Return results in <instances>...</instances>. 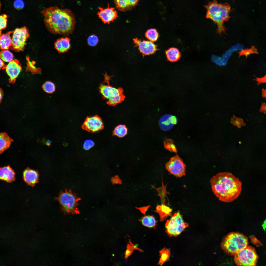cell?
Here are the masks:
<instances>
[{"instance_id": "d6a6232c", "label": "cell", "mask_w": 266, "mask_h": 266, "mask_svg": "<svg viewBox=\"0 0 266 266\" xmlns=\"http://www.w3.org/2000/svg\"><path fill=\"white\" fill-rule=\"evenodd\" d=\"M8 16L3 14L0 16V31L5 29L7 26Z\"/></svg>"}, {"instance_id": "e0dca14e", "label": "cell", "mask_w": 266, "mask_h": 266, "mask_svg": "<svg viewBox=\"0 0 266 266\" xmlns=\"http://www.w3.org/2000/svg\"><path fill=\"white\" fill-rule=\"evenodd\" d=\"M139 0H114L116 8L121 11L130 10L137 4Z\"/></svg>"}, {"instance_id": "8d00e7d4", "label": "cell", "mask_w": 266, "mask_h": 266, "mask_svg": "<svg viewBox=\"0 0 266 266\" xmlns=\"http://www.w3.org/2000/svg\"><path fill=\"white\" fill-rule=\"evenodd\" d=\"M0 68H1L4 66V65L3 62L1 59H0Z\"/></svg>"}, {"instance_id": "ac0fdd59", "label": "cell", "mask_w": 266, "mask_h": 266, "mask_svg": "<svg viewBox=\"0 0 266 266\" xmlns=\"http://www.w3.org/2000/svg\"><path fill=\"white\" fill-rule=\"evenodd\" d=\"M15 173L14 171L9 166L0 168V180L8 182H11L15 180Z\"/></svg>"}, {"instance_id": "484cf974", "label": "cell", "mask_w": 266, "mask_h": 266, "mask_svg": "<svg viewBox=\"0 0 266 266\" xmlns=\"http://www.w3.org/2000/svg\"><path fill=\"white\" fill-rule=\"evenodd\" d=\"M160 258L158 264L162 266L165 262L169 260L170 251L168 249L164 248L159 251Z\"/></svg>"}, {"instance_id": "8fae6325", "label": "cell", "mask_w": 266, "mask_h": 266, "mask_svg": "<svg viewBox=\"0 0 266 266\" xmlns=\"http://www.w3.org/2000/svg\"><path fill=\"white\" fill-rule=\"evenodd\" d=\"M104 127L101 118L97 115L87 116L82 126L83 129L92 133L98 132L102 130Z\"/></svg>"}, {"instance_id": "f1b7e54d", "label": "cell", "mask_w": 266, "mask_h": 266, "mask_svg": "<svg viewBox=\"0 0 266 266\" xmlns=\"http://www.w3.org/2000/svg\"><path fill=\"white\" fill-rule=\"evenodd\" d=\"M130 244H128L127 246V249L125 251V258L127 259L131 255L134 249H137L140 251L142 252V250L138 248L137 246L134 245L131 241L129 240Z\"/></svg>"}, {"instance_id": "4316f807", "label": "cell", "mask_w": 266, "mask_h": 266, "mask_svg": "<svg viewBox=\"0 0 266 266\" xmlns=\"http://www.w3.org/2000/svg\"><path fill=\"white\" fill-rule=\"evenodd\" d=\"M146 37L150 41L155 42L157 41L159 37V34L157 30L154 29H150L146 32Z\"/></svg>"}, {"instance_id": "7a4b0ae2", "label": "cell", "mask_w": 266, "mask_h": 266, "mask_svg": "<svg viewBox=\"0 0 266 266\" xmlns=\"http://www.w3.org/2000/svg\"><path fill=\"white\" fill-rule=\"evenodd\" d=\"M212 191L220 200L231 202L238 197L242 190V183L232 173H218L210 180Z\"/></svg>"}, {"instance_id": "ab89813d", "label": "cell", "mask_w": 266, "mask_h": 266, "mask_svg": "<svg viewBox=\"0 0 266 266\" xmlns=\"http://www.w3.org/2000/svg\"><path fill=\"white\" fill-rule=\"evenodd\" d=\"M46 144L48 145H50V142L49 141H48L47 142Z\"/></svg>"}, {"instance_id": "5b68a950", "label": "cell", "mask_w": 266, "mask_h": 266, "mask_svg": "<svg viewBox=\"0 0 266 266\" xmlns=\"http://www.w3.org/2000/svg\"><path fill=\"white\" fill-rule=\"evenodd\" d=\"M248 239L242 233L231 232L223 239L221 243L222 248L227 254L234 255L247 246Z\"/></svg>"}, {"instance_id": "30bf717a", "label": "cell", "mask_w": 266, "mask_h": 266, "mask_svg": "<svg viewBox=\"0 0 266 266\" xmlns=\"http://www.w3.org/2000/svg\"><path fill=\"white\" fill-rule=\"evenodd\" d=\"M185 165L178 155L171 158L166 164V168L170 174L177 177L185 175Z\"/></svg>"}, {"instance_id": "7c38bea8", "label": "cell", "mask_w": 266, "mask_h": 266, "mask_svg": "<svg viewBox=\"0 0 266 266\" xmlns=\"http://www.w3.org/2000/svg\"><path fill=\"white\" fill-rule=\"evenodd\" d=\"M133 40L135 44V47H138L143 56L153 54L157 50L156 45L152 42L144 40L141 41L137 38Z\"/></svg>"}, {"instance_id": "603a6c76", "label": "cell", "mask_w": 266, "mask_h": 266, "mask_svg": "<svg viewBox=\"0 0 266 266\" xmlns=\"http://www.w3.org/2000/svg\"><path fill=\"white\" fill-rule=\"evenodd\" d=\"M12 32H9L6 34H4L0 35V45L1 49H8L9 47L11 46L12 39L11 37L10 34Z\"/></svg>"}, {"instance_id": "cb8c5ba5", "label": "cell", "mask_w": 266, "mask_h": 266, "mask_svg": "<svg viewBox=\"0 0 266 266\" xmlns=\"http://www.w3.org/2000/svg\"><path fill=\"white\" fill-rule=\"evenodd\" d=\"M144 226L149 228H154L156 225L157 221L154 217L152 216L147 215L142 217L139 220Z\"/></svg>"}, {"instance_id": "83f0119b", "label": "cell", "mask_w": 266, "mask_h": 266, "mask_svg": "<svg viewBox=\"0 0 266 266\" xmlns=\"http://www.w3.org/2000/svg\"><path fill=\"white\" fill-rule=\"evenodd\" d=\"M0 56L2 60L6 62H10L13 60L14 56L12 53L9 50H5L1 51Z\"/></svg>"}, {"instance_id": "836d02e7", "label": "cell", "mask_w": 266, "mask_h": 266, "mask_svg": "<svg viewBox=\"0 0 266 266\" xmlns=\"http://www.w3.org/2000/svg\"><path fill=\"white\" fill-rule=\"evenodd\" d=\"M13 5L16 9L20 10L24 8L25 4L22 0H15L14 2Z\"/></svg>"}, {"instance_id": "e575fe53", "label": "cell", "mask_w": 266, "mask_h": 266, "mask_svg": "<svg viewBox=\"0 0 266 266\" xmlns=\"http://www.w3.org/2000/svg\"><path fill=\"white\" fill-rule=\"evenodd\" d=\"M94 145V143L92 140L88 139L86 140L83 144L84 148L86 150H89Z\"/></svg>"}, {"instance_id": "74e56055", "label": "cell", "mask_w": 266, "mask_h": 266, "mask_svg": "<svg viewBox=\"0 0 266 266\" xmlns=\"http://www.w3.org/2000/svg\"><path fill=\"white\" fill-rule=\"evenodd\" d=\"M251 50L253 53H256V49H255V48H253Z\"/></svg>"}, {"instance_id": "4dcf8cb0", "label": "cell", "mask_w": 266, "mask_h": 266, "mask_svg": "<svg viewBox=\"0 0 266 266\" xmlns=\"http://www.w3.org/2000/svg\"><path fill=\"white\" fill-rule=\"evenodd\" d=\"M164 145L165 148L169 151L172 152H177L176 148L172 140L166 139L164 142Z\"/></svg>"}, {"instance_id": "3957f363", "label": "cell", "mask_w": 266, "mask_h": 266, "mask_svg": "<svg viewBox=\"0 0 266 266\" xmlns=\"http://www.w3.org/2000/svg\"><path fill=\"white\" fill-rule=\"evenodd\" d=\"M205 7L207 10L206 17L211 19L216 24L218 33L224 32V23L230 17L231 11L230 6L227 3H218L214 0L209 2Z\"/></svg>"}, {"instance_id": "60d3db41", "label": "cell", "mask_w": 266, "mask_h": 266, "mask_svg": "<svg viewBox=\"0 0 266 266\" xmlns=\"http://www.w3.org/2000/svg\"><path fill=\"white\" fill-rule=\"evenodd\" d=\"M265 79V81L266 82V78Z\"/></svg>"}, {"instance_id": "d4e9b609", "label": "cell", "mask_w": 266, "mask_h": 266, "mask_svg": "<svg viewBox=\"0 0 266 266\" xmlns=\"http://www.w3.org/2000/svg\"><path fill=\"white\" fill-rule=\"evenodd\" d=\"M128 129L123 125H119L116 126L113 131V134L119 137H122L127 133Z\"/></svg>"}, {"instance_id": "ba28073f", "label": "cell", "mask_w": 266, "mask_h": 266, "mask_svg": "<svg viewBox=\"0 0 266 266\" xmlns=\"http://www.w3.org/2000/svg\"><path fill=\"white\" fill-rule=\"evenodd\" d=\"M57 200L65 212L73 213L77 211L78 199L71 192L66 191L62 192L59 194Z\"/></svg>"}, {"instance_id": "6da1fadb", "label": "cell", "mask_w": 266, "mask_h": 266, "mask_svg": "<svg viewBox=\"0 0 266 266\" xmlns=\"http://www.w3.org/2000/svg\"><path fill=\"white\" fill-rule=\"evenodd\" d=\"M40 12L44 16L46 27L51 33L66 35L73 31L75 17L70 10L53 6L44 9Z\"/></svg>"}, {"instance_id": "44dd1931", "label": "cell", "mask_w": 266, "mask_h": 266, "mask_svg": "<svg viewBox=\"0 0 266 266\" xmlns=\"http://www.w3.org/2000/svg\"><path fill=\"white\" fill-rule=\"evenodd\" d=\"M13 141L5 133H0V152L1 153L9 147L11 142Z\"/></svg>"}, {"instance_id": "9a60e30c", "label": "cell", "mask_w": 266, "mask_h": 266, "mask_svg": "<svg viewBox=\"0 0 266 266\" xmlns=\"http://www.w3.org/2000/svg\"><path fill=\"white\" fill-rule=\"evenodd\" d=\"M178 119L175 116L170 114H166L162 116L159 121V124L161 129L166 131L171 129L176 124Z\"/></svg>"}, {"instance_id": "9c48e42d", "label": "cell", "mask_w": 266, "mask_h": 266, "mask_svg": "<svg viewBox=\"0 0 266 266\" xmlns=\"http://www.w3.org/2000/svg\"><path fill=\"white\" fill-rule=\"evenodd\" d=\"M29 36L28 30L25 26L17 28L14 31L11 47L15 51H23Z\"/></svg>"}, {"instance_id": "d6986e66", "label": "cell", "mask_w": 266, "mask_h": 266, "mask_svg": "<svg viewBox=\"0 0 266 266\" xmlns=\"http://www.w3.org/2000/svg\"><path fill=\"white\" fill-rule=\"evenodd\" d=\"M55 47L59 53H64L67 51L70 47V39L67 37H62L56 41Z\"/></svg>"}, {"instance_id": "ffe728a7", "label": "cell", "mask_w": 266, "mask_h": 266, "mask_svg": "<svg viewBox=\"0 0 266 266\" xmlns=\"http://www.w3.org/2000/svg\"><path fill=\"white\" fill-rule=\"evenodd\" d=\"M165 53L167 60L172 62L177 61L181 57V53L179 50L174 47L166 50Z\"/></svg>"}, {"instance_id": "4fadbf2b", "label": "cell", "mask_w": 266, "mask_h": 266, "mask_svg": "<svg viewBox=\"0 0 266 266\" xmlns=\"http://www.w3.org/2000/svg\"><path fill=\"white\" fill-rule=\"evenodd\" d=\"M6 72L9 77V81L14 83L20 74L22 68L19 61L17 59L9 62L5 67Z\"/></svg>"}, {"instance_id": "d590c367", "label": "cell", "mask_w": 266, "mask_h": 266, "mask_svg": "<svg viewBox=\"0 0 266 266\" xmlns=\"http://www.w3.org/2000/svg\"><path fill=\"white\" fill-rule=\"evenodd\" d=\"M253 53L251 49L244 50L240 52V55H244L246 56Z\"/></svg>"}, {"instance_id": "5bb4252c", "label": "cell", "mask_w": 266, "mask_h": 266, "mask_svg": "<svg viewBox=\"0 0 266 266\" xmlns=\"http://www.w3.org/2000/svg\"><path fill=\"white\" fill-rule=\"evenodd\" d=\"M108 7L103 9L101 7H99L100 11L97 15L104 23L109 24L112 21L116 19L118 17L117 12L114 10V8H109L108 4Z\"/></svg>"}, {"instance_id": "277c9868", "label": "cell", "mask_w": 266, "mask_h": 266, "mask_svg": "<svg viewBox=\"0 0 266 266\" xmlns=\"http://www.w3.org/2000/svg\"><path fill=\"white\" fill-rule=\"evenodd\" d=\"M103 75L104 81L99 87V91L102 98L106 100L107 103L111 106H114L122 102L125 98L123 89L112 86L109 84L111 77L108 76L106 73Z\"/></svg>"}, {"instance_id": "2e32d148", "label": "cell", "mask_w": 266, "mask_h": 266, "mask_svg": "<svg viewBox=\"0 0 266 266\" xmlns=\"http://www.w3.org/2000/svg\"><path fill=\"white\" fill-rule=\"evenodd\" d=\"M23 180L28 185L33 186L38 182L39 174L35 170L27 168L23 171Z\"/></svg>"}, {"instance_id": "1f68e13d", "label": "cell", "mask_w": 266, "mask_h": 266, "mask_svg": "<svg viewBox=\"0 0 266 266\" xmlns=\"http://www.w3.org/2000/svg\"><path fill=\"white\" fill-rule=\"evenodd\" d=\"M99 41L98 37L95 35H92L89 36L87 39L88 45L91 46H94L97 44Z\"/></svg>"}, {"instance_id": "52a82bcc", "label": "cell", "mask_w": 266, "mask_h": 266, "mask_svg": "<svg viewBox=\"0 0 266 266\" xmlns=\"http://www.w3.org/2000/svg\"><path fill=\"white\" fill-rule=\"evenodd\" d=\"M188 226L184 221L179 211L175 213L165 224L166 231L169 237L177 236Z\"/></svg>"}, {"instance_id": "8992f818", "label": "cell", "mask_w": 266, "mask_h": 266, "mask_svg": "<svg viewBox=\"0 0 266 266\" xmlns=\"http://www.w3.org/2000/svg\"><path fill=\"white\" fill-rule=\"evenodd\" d=\"M234 256V262L239 266H255L258 259L255 249L250 246H247Z\"/></svg>"}, {"instance_id": "7402d4cb", "label": "cell", "mask_w": 266, "mask_h": 266, "mask_svg": "<svg viewBox=\"0 0 266 266\" xmlns=\"http://www.w3.org/2000/svg\"><path fill=\"white\" fill-rule=\"evenodd\" d=\"M172 209L169 207L164 204L158 205L156 207L155 212L158 213L160 216V220L162 221L168 216H171Z\"/></svg>"}, {"instance_id": "f546056e", "label": "cell", "mask_w": 266, "mask_h": 266, "mask_svg": "<svg viewBox=\"0 0 266 266\" xmlns=\"http://www.w3.org/2000/svg\"><path fill=\"white\" fill-rule=\"evenodd\" d=\"M42 88L46 92L51 93L55 90V86L54 84L51 82L48 81L45 82L43 85Z\"/></svg>"}, {"instance_id": "f35d334b", "label": "cell", "mask_w": 266, "mask_h": 266, "mask_svg": "<svg viewBox=\"0 0 266 266\" xmlns=\"http://www.w3.org/2000/svg\"><path fill=\"white\" fill-rule=\"evenodd\" d=\"M2 92H1V90L0 91V101H1V99L2 98Z\"/></svg>"}]
</instances>
